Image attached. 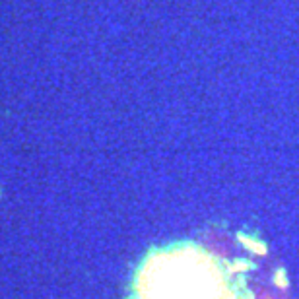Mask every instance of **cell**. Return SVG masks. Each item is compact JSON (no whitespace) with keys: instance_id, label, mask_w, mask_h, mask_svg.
<instances>
[{"instance_id":"obj_1","label":"cell","mask_w":299,"mask_h":299,"mask_svg":"<svg viewBox=\"0 0 299 299\" xmlns=\"http://www.w3.org/2000/svg\"><path fill=\"white\" fill-rule=\"evenodd\" d=\"M259 263L226 237L150 249L130 278V299H259Z\"/></svg>"}]
</instances>
